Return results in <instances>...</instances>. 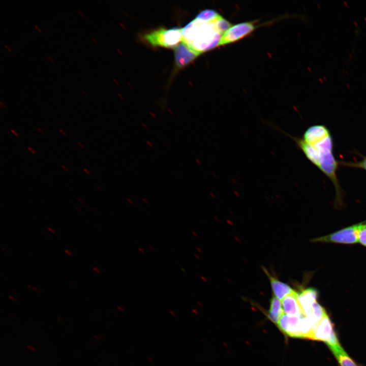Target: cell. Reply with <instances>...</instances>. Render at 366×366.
<instances>
[{
    "label": "cell",
    "instance_id": "13",
    "mask_svg": "<svg viewBox=\"0 0 366 366\" xmlns=\"http://www.w3.org/2000/svg\"><path fill=\"white\" fill-rule=\"evenodd\" d=\"M328 347L332 351L340 366H358L341 347L340 344Z\"/></svg>",
    "mask_w": 366,
    "mask_h": 366
},
{
    "label": "cell",
    "instance_id": "4",
    "mask_svg": "<svg viewBox=\"0 0 366 366\" xmlns=\"http://www.w3.org/2000/svg\"><path fill=\"white\" fill-rule=\"evenodd\" d=\"M312 340L324 342L327 345H333L339 343L334 329V325L327 314L318 324Z\"/></svg>",
    "mask_w": 366,
    "mask_h": 366
},
{
    "label": "cell",
    "instance_id": "24",
    "mask_svg": "<svg viewBox=\"0 0 366 366\" xmlns=\"http://www.w3.org/2000/svg\"><path fill=\"white\" fill-rule=\"evenodd\" d=\"M65 252L67 253L69 255H71L72 253L68 251L67 250H65Z\"/></svg>",
    "mask_w": 366,
    "mask_h": 366
},
{
    "label": "cell",
    "instance_id": "20",
    "mask_svg": "<svg viewBox=\"0 0 366 366\" xmlns=\"http://www.w3.org/2000/svg\"><path fill=\"white\" fill-rule=\"evenodd\" d=\"M11 131L12 133H13L15 136H17V137L19 136V135H18V134H17L15 131H14L13 130L11 129Z\"/></svg>",
    "mask_w": 366,
    "mask_h": 366
},
{
    "label": "cell",
    "instance_id": "1",
    "mask_svg": "<svg viewBox=\"0 0 366 366\" xmlns=\"http://www.w3.org/2000/svg\"><path fill=\"white\" fill-rule=\"evenodd\" d=\"M231 26L221 16L208 21L194 19L181 28L182 41L201 54L220 45L224 33Z\"/></svg>",
    "mask_w": 366,
    "mask_h": 366
},
{
    "label": "cell",
    "instance_id": "7",
    "mask_svg": "<svg viewBox=\"0 0 366 366\" xmlns=\"http://www.w3.org/2000/svg\"><path fill=\"white\" fill-rule=\"evenodd\" d=\"M200 54L181 41L174 48L175 63L178 69L186 66Z\"/></svg>",
    "mask_w": 366,
    "mask_h": 366
},
{
    "label": "cell",
    "instance_id": "2",
    "mask_svg": "<svg viewBox=\"0 0 366 366\" xmlns=\"http://www.w3.org/2000/svg\"><path fill=\"white\" fill-rule=\"evenodd\" d=\"M144 38L154 46L175 48L182 40L181 28H160L146 34Z\"/></svg>",
    "mask_w": 366,
    "mask_h": 366
},
{
    "label": "cell",
    "instance_id": "10",
    "mask_svg": "<svg viewBox=\"0 0 366 366\" xmlns=\"http://www.w3.org/2000/svg\"><path fill=\"white\" fill-rule=\"evenodd\" d=\"M330 135L328 130L324 126L315 125L309 128L301 139L305 142L314 145Z\"/></svg>",
    "mask_w": 366,
    "mask_h": 366
},
{
    "label": "cell",
    "instance_id": "3",
    "mask_svg": "<svg viewBox=\"0 0 366 366\" xmlns=\"http://www.w3.org/2000/svg\"><path fill=\"white\" fill-rule=\"evenodd\" d=\"M365 223H360L345 228L334 233L313 239L314 242L353 244L359 242V235Z\"/></svg>",
    "mask_w": 366,
    "mask_h": 366
},
{
    "label": "cell",
    "instance_id": "38",
    "mask_svg": "<svg viewBox=\"0 0 366 366\" xmlns=\"http://www.w3.org/2000/svg\"><path fill=\"white\" fill-rule=\"evenodd\" d=\"M78 200L82 203H83V202L82 201V200L81 199H80V198H78Z\"/></svg>",
    "mask_w": 366,
    "mask_h": 366
},
{
    "label": "cell",
    "instance_id": "28",
    "mask_svg": "<svg viewBox=\"0 0 366 366\" xmlns=\"http://www.w3.org/2000/svg\"><path fill=\"white\" fill-rule=\"evenodd\" d=\"M28 347L30 349H31V350L35 351V349L33 347H31V346H28Z\"/></svg>",
    "mask_w": 366,
    "mask_h": 366
},
{
    "label": "cell",
    "instance_id": "29",
    "mask_svg": "<svg viewBox=\"0 0 366 366\" xmlns=\"http://www.w3.org/2000/svg\"><path fill=\"white\" fill-rule=\"evenodd\" d=\"M37 130H38L40 132H41L42 134H44V133L42 131V130H41V129L38 128H37Z\"/></svg>",
    "mask_w": 366,
    "mask_h": 366
},
{
    "label": "cell",
    "instance_id": "21",
    "mask_svg": "<svg viewBox=\"0 0 366 366\" xmlns=\"http://www.w3.org/2000/svg\"><path fill=\"white\" fill-rule=\"evenodd\" d=\"M138 250H139L142 253L145 254V251H144V250H143V249H142V248H138Z\"/></svg>",
    "mask_w": 366,
    "mask_h": 366
},
{
    "label": "cell",
    "instance_id": "34",
    "mask_svg": "<svg viewBox=\"0 0 366 366\" xmlns=\"http://www.w3.org/2000/svg\"><path fill=\"white\" fill-rule=\"evenodd\" d=\"M5 45V46L9 50V51L10 52H11V49L9 48V47H8L6 45Z\"/></svg>",
    "mask_w": 366,
    "mask_h": 366
},
{
    "label": "cell",
    "instance_id": "19",
    "mask_svg": "<svg viewBox=\"0 0 366 366\" xmlns=\"http://www.w3.org/2000/svg\"><path fill=\"white\" fill-rule=\"evenodd\" d=\"M27 149L28 150H29L33 154H35L36 153L35 150L33 149H32V148L28 147Z\"/></svg>",
    "mask_w": 366,
    "mask_h": 366
},
{
    "label": "cell",
    "instance_id": "32",
    "mask_svg": "<svg viewBox=\"0 0 366 366\" xmlns=\"http://www.w3.org/2000/svg\"><path fill=\"white\" fill-rule=\"evenodd\" d=\"M77 11H78V12L81 15V16H82V17H84L83 15L82 14V13L80 11H79V10H77Z\"/></svg>",
    "mask_w": 366,
    "mask_h": 366
},
{
    "label": "cell",
    "instance_id": "12",
    "mask_svg": "<svg viewBox=\"0 0 366 366\" xmlns=\"http://www.w3.org/2000/svg\"><path fill=\"white\" fill-rule=\"evenodd\" d=\"M297 292L288 295L282 299L284 312L290 316L301 317L304 316L297 299Z\"/></svg>",
    "mask_w": 366,
    "mask_h": 366
},
{
    "label": "cell",
    "instance_id": "27",
    "mask_svg": "<svg viewBox=\"0 0 366 366\" xmlns=\"http://www.w3.org/2000/svg\"><path fill=\"white\" fill-rule=\"evenodd\" d=\"M59 131H60V132H62V133L64 135H65V136H66V135H67L66 134V133H65V132H64V131H63V130L59 129Z\"/></svg>",
    "mask_w": 366,
    "mask_h": 366
},
{
    "label": "cell",
    "instance_id": "30",
    "mask_svg": "<svg viewBox=\"0 0 366 366\" xmlns=\"http://www.w3.org/2000/svg\"><path fill=\"white\" fill-rule=\"evenodd\" d=\"M35 27L38 29V30L39 32H41V29H40L39 28V27L37 26L36 24H35Z\"/></svg>",
    "mask_w": 366,
    "mask_h": 366
},
{
    "label": "cell",
    "instance_id": "33",
    "mask_svg": "<svg viewBox=\"0 0 366 366\" xmlns=\"http://www.w3.org/2000/svg\"><path fill=\"white\" fill-rule=\"evenodd\" d=\"M94 269L98 273H100V271L98 269H97L96 268L94 267Z\"/></svg>",
    "mask_w": 366,
    "mask_h": 366
},
{
    "label": "cell",
    "instance_id": "37",
    "mask_svg": "<svg viewBox=\"0 0 366 366\" xmlns=\"http://www.w3.org/2000/svg\"><path fill=\"white\" fill-rule=\"evenodd\" d=\"M92 39H93V40L95 42L96 44H98V43L96 42V41L95 39L94 38V37H92Z\"/></svg>",
    "mask_w": 366,
    "mask_h": 366
},
{
    "label": "cell",
    "instance_id": "16",
    "mask_svg": "<svg viewBox=\"0 0 366 366\" xmlns=\"http://www.w3.org/2000/svg\"><path fill=\"white\" fill-rule=\"evenodd\" d=\"M220 16L215 11L211 9H206L199 13L195 19L202 21H208L213 20Z\"/></svg>",
    "mask_w": 366,
    "mask_h": 366
},
{
    "label": "cell",
    "instance_id": "9",
    "mask_svg": "<svg viewBox=\"0 0 366 366\" xmlns=\"http://www.w3.org/2000/svg\"><path fill=\"white\" fill-rule=\"evenodd\" d=\"M317 291L312 288L302 290L297 293V299L304 316L311 317L313 305L317 302Z\"/></svg>",
    "mask_w": 366,
    "mask_h": 366
},
{
    "label": "cell",
    "instance_id": "6",
    "mask_svg": "<svg viewBox=\"0 0 366 366\" xmlns=\"http://www.w3.org/2000/svg\"><path fill=\"white\" fill-rule=\"evenodd\" d=\"M256 26L252 22L240 23L231 26L223 34L220 45L235 42L253 32Z\"/></svg>",
    "mask_w": 366,
    "mask_h": 366
},
{
    "label": "cell",
    "instance_id": "26",
    "mask_svg": "<svg viewBox=\"0 0 366 366\" xmlns=\"http://www.w3.org/2000/svg\"><path fill=\"white\" fill-rule=\"evenodd\" d=\"M149 248L154 252L156 251L155 249L152 246H149Z\"/></svg>",
    "mask_w": 366,
    "mask_h": 366
},
{
    "label": "cell",
    "instance_id": "25",
    "mask_svg": "<svg viewBox=\"0 0 366 366\" xmlns=\"http://www.w3.org/2000/svg\"><path fill=\"white\" fill-rule=\"evenodd\" d=\"M63 168H64L67 172H68V169L64 165H62Z\"/></svg>",
    "mask_w": 366,
    "mask_h": 366
},
{
    "label": "cell",
    "instance_id": "22",
    "mask_svg": "<svg viewBox=\"0 0 366 366\" xmlns=\"http://www.w3.org/2000/svg\"><path fill=\"white\" fill-rule=\"evenodd\" d=\"M83 170L88 174H90V172L85 168H83Z\"/></svg>",
    "mask_w": 366,
    "mask_h": 366
},
{
    "label": "cell",
    "instance_id": "31",
    "mask_svg": "<svg viewBox=\"0 0 366 366\" xmlns=\"http://www.w3.org/2000/svg\"><path fill=\"white\" fill-rule=\"evenodd\" d=\"M47 57H48V59H49L51 60V62L52 63H53V60L51 58V57H50V56H48H48H47Z\"/></svg>",
    "mask_w": 366,
    "mask_h": 366
},
{
    "label": "cell",
    "instance_id": "15",
    "mask_svg": "<svg viewBox=\"0 0 366 366\" xmlns=\"http://www.w3.org/2000/svg\"><path fill=\"white\" fill-rule=\"evenodd\" d=\"M327 314L325 309L317 301L314 303L312 308V315L309 317L311 318L314 323L315 330L320 321Z\"/></svg>",
    "mask_w": 366,
    "mask_h": 366
},
{
    "label": "cell",
    "instance_id": "36",
    "mask_svg": "<svg viewBox=\"0 0 366 366\" xmlns=\"http://www.w3.org/2000/svg\"><path fill=\"white\" fill-rule=\"evenodd\" d=\"M77 143H78V144H79L82 148H83V146L82 145V144L80 142H77Z\"/></svg>",
    "mask_w": 366,
    "mask_h": 366
},
{
    "label": "cell",
    "instance_id": "8",
    "mask_svg": "<svg viewBox=\"0 0 366 366\" xmlns=\"http://www.w3.org/2000/svg\"><path fill=\"white\" fill-rule=\"evenodd\" d=\"M303 316H290L284 314L280 319L277 325L279 329L288 336L291 338H301L300 332V321Z\"/></svg>",
    "mask_w": 366,
    "mask_h": 366
},
{
    "label": "cell",
    "instance_id": "18",
    "mask_svg": "<svg viewBox=\"0 0 366 366\" xmlns=\"http://www.w3.org/2000/svg\"><path fill=\"white\" fill-rule=\"evenodd\" d=\"M346 164L348 166L360 168L366 170V158L358 162L346 163Z\"/></svg>",
    "mask_w": 366,
    "mask_h": 366
},
{
    "label": "cell",
    "instance_id": "17",
    "mask_svg": "<svg viewBox=\"0 0 366 366\" xmlns=\"http://www.w3.org/2000/svg\"><path fill=\"white\" fill-rule=\"evenodd\" d=\"M359 242L366 247V223L361 229L359 235Z\"/></svg>",
    "mask_w": 366,
    "mask_h": 366
},
{
    "label": "cell",
    "instance_id": "5",
    "mask_svg": "<svg viewBox=\"0 0 366 366\" xmlns=\"http://www.w3.org/2000/svg\"><path fill=\"white\" fill-rule=\"evenodd\" d=\"M317 167L331 180L334 186L337 195H338L337 197H340L341 189L336 173L338 163L336 161L332 151L320 154V158Z\"/></svg>",
    "mask_w": 366,
    "mask_h": 366
},
{
    "label": "cell",
    "instance_id": "23",
    "mask_svg": "<svg viewBox=\"0 0 366 366\" xmlns=\"http://www.w3.org/2000/svg\"><path fill=\"white\" fill-rule=\"evenodd\" d=\"M0 104H1V107L3 106L4 108H6V106L2 101L0 102Z\"/></svg>",
    "mask_w": 366,
    "mask_h": 366
},
{
    "label": "cell",
    "instance_id": "11",
    "mask_svg": "<svg viewBox=\"0 0 366 366\" xmlns=\"http://www.w3.org/2000/svg\"><path fill=\"white\" fill-rule=\"evenodd\" d=\"M263 269L269 279L274 295L279 299H283L286 296L295 292L288 284L281 282L276 277L271 276L266 268Z\"/></svg>",
    "mask_w": 366,
    "mask_h": 366
},
{
    "label": "cell",
    "instance_id": "14",
    "mask_svg": "<svg viewBox=\"0 0 366 366\" xmlns=\"http://www.w3.org/2000/svg\"><path fill=\"white\" fill-rule=\"evenodd\" d=\"M283 314L284 311L280 299L273 295L270 301V307L268 312V318L277 324Z\"/></svg>",
    "mask_w": 366,
    "mask_h": 366
},
{
    "label": "cell",
    "instance_id": "35",
    "mask_svg": "<svg viewBox=\"0 0 366 366\" xmlns=\"http://www.w3.org/2000/svg\"><path fill=\"white\" fill-rule=\"evenodd\" d=\"M82 92L84 94V95L86 96V97H88V95L86 94V93L84 92V90H82Z\"/></svg>",
    "mask_w": 366,
    "mask_h": 366
}]
</instances>
